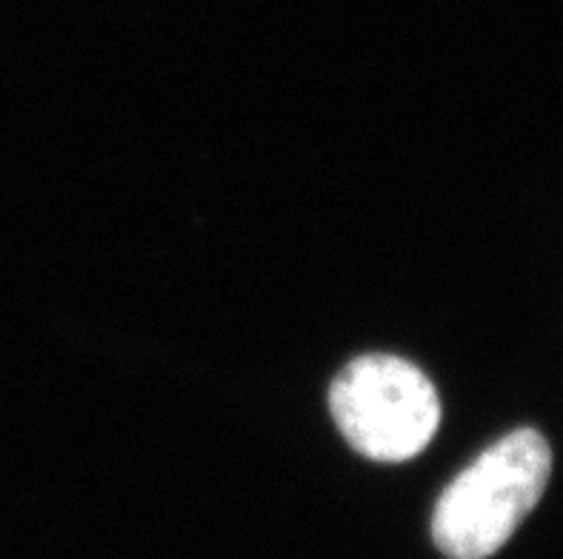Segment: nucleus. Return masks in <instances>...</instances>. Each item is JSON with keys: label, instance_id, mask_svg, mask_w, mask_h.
<instances>
[{"label": "nucleus", "instance_id": "obj_1", "mask_svg": "<svg viewBox=\"0 0 563 559\" xmlns=\"http://www.w3.org/2000/svg\"><path fill=\"white\" fill-rule=\"evenodd\" d=\"M552 451L532 428L507 434L450 482L432 514V537L450 559L493 557L547 491Z\"/></svg>", "mask_w": 563, "mask_h": 559}, {"label": "nucleus", "instance_id": "obj_2", "mask_svg": "<svg viewBox=\"0 0 563 559\" xmlns=\"http://www.w3.org/2000/svg\"><path fill=\"white\" fill-rule=\"evenodd\" d=\"M329 409L346 443L378 462L412 460L441 425L435 385L395 355L352 360L329 389Z\"/></svg>", "mask_w": 563, "mask_h": 559}]
</instances>
